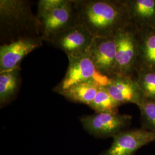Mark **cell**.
<instances>
[{
  "label": "cell",
  "instance_id": "obj_12",
  "mask_svg": "<svg viewBox=\"0 0 155 155\" xmlns=\"http://www.w3.org/2000/svg\"><path fill=\"white\" fill-rule=\"evenodd\" d=\"M130 21L137 30L155 28V0H124Z\"/></svg>",
  "mask_w": 155,
  "mask_h": 155
},
{
  "label": "cell",
  "instance_id": "obj_14",
  "mask_svg": "<svg viewBox=\"0 0 155 155\" xmlns=\"http://www.w3.org/2000/svg\"><path fill=\"white\" fill-rule=\"evenodd\" d=\"M20 67L0 72L1 107L9 104L16 97L21 83Z\"/></svg>",
  "mask_w": 155,
  "mask_h": 155
},
{
  "label": "cell",
  "instance_id": "obj_16",
  "mask_svg": "<svg viewBox=\"0 0 155 155\" xmlns=\"http://www.w3.org/2000/svg\"><path fill=\"white\" fill-rule=\"evenodd\" d=\"M120 106L104 86H101L95 98L89 106L95 113H117Z\"/></svg>",
  "mask_w": 155,
  "mask_h": 155
},
{
  "label": "cell",
  "instance_id": "obj_13",
  "mask_svg": "<svg viewBox=\"0 0 155 155\" xmlns=\"http://www.w3.org/2000/svg\"><path fill=\"white\" fill-rule=\"evenodd\" d=\"M139 56L137 66L155 72V28L137 30Z\"/></svg>",
  "mask_w": 155,
  "mask_h": 155
},
{
  "label": "cell",
  "instance_id": "obj_15",
  "mask_svg": "<svg viewBox=\"0 0 155 155\" xmlns=\"http://www.w3.org/2000/svg\"><path fill=\"white\" fill-rule=\"evenodd\" d=\"M101 86L98 81L93 79L73 86L61 95L72 102L89 106Z\"/></svg>",
  "mask_w": 155,
  "mask_h": 155
},
{
  "label": "cell",
  "instance_id": "obj_2",
  "mask_svg": "<svg viewBox=\"0 0 155 155\" xmlns=\"http://www.w3.org/2000/svg\"><path fill=\"white\" fill-rule=\"evenodd\" d=\"M42 38L41 24L27 0L0 1L1 45L25 38Z\"/></svg>",
  "mask_w": 155,
  "mask_h": 155
},
{
  "label": "cell",
  "instance_id": "obj_19",
  "mask_svg": "<svg viewBox=\"0 0 155 155\" xmlns=\"http://www.w3.org/2000/svg\"><path fill=\"white\" fill-rule=\"evenodd\" d=\"M68 0H40L38 3L36 16L40 21L56 9L66 4Z\"/></svg>",
  "mask_w": 155,
  "mask_h": 155
},
{
  "label": "cell",
  "instance_id": "obj_6",
  "mask_svg": "<svg viewBox=\"0 0 155 155\" xmlns=\"http://www.w3.org/2000/svg\"><path fill=\"white\" fill-rule=\"evenodd\" d=\"M94 36L81 25H77L56 34L49 43L63 51L67 57H80L88 54Z\"/></svg>",
  "mask_w": 155,
  "mask_h": 155
},
{
  "label": "cell",
  "instance_id": "obj_8",
  "mask_svg": "<svg viewBox=\"0 0 155 155\" xmlns=\"http://www.w3.org/2000/svg\"><path fill=\"white\" fill-rule=\"evenodd\" d=\"M42 38L49 42L56 34L78 25L75 0H68L66 4L58 8L40 20Z\"/></svg>",
  "mask_w": 155,
  "mask_h": 155
},
{
  "label": "cell",
  "instance_id": "obj_7",
  "mask_svg": "<svg viewBox=\"0 0 155 155\" xmlns=\"http://www.w3.org/2000/svg\"><path fill=\"white\" fill-rule=\"evenodd\" d=\"M113 138L110 148L100 155H133L145 145L155 141V133L141 127L124 130Z\"/></svg>",
  "mask_w": 155,
  "mask_h": 155
},
{
  "label": "cell",
  "instance_id": "obj_3",
  "mask_svg": "<svg viewBox=\"0 0 155 155\" xmlns=\"http://www.w3.org/2000/svg\"><path fill=\"white\" fill-rule=\"evenodd\" d=\"M114 38L117 47L114 75L134 78L139 61L137 29L131 24L117 33Z\"/></svg>",
  "mask_w": 155,
  "mask_h": 155
},
{
  "label": "cell",
  "instance_id": "obj_5",
  "mask_svg": "<svg viewBox=\"0 0 155 155\" xmlns=\"http://www.w3.org/2000/svg\"><path fill=\"white\" fill-rule=\"evenodd\" d=\"M132 116L117 113H95L80 118L83 128L90 134L99 138L113 137L129 126Z\"/></svg>",
  "mask_w": 155,
  "mask_h": 155
},
{
  "label": "cell",
  "instance_id": "obj_1",
  "mask_svg": "<svg viewBox=\"0 0 155 155\" xmlns=\"http://www.w3.org/2000/svg\"><path fill=\"white\" fill-rule=\"evenodd\" d=\"M78 24L94 37H114L132 24L124 0H75Z\"/></svg>",
  "mask_w": 155,
  "mask_h": 155
},
{
  "label": "cell",
  "instance_id": "obj_9",
  "mask_svg": "<svg viewBox=\"0 0 155 155\" xmlns=\"http://www.w3.org/2000/svg\"><path fill=\"white\" fill-rule=\"evenodd\" d=\"M116 52L114 37H94L89 55L98 72L111 78L114 75Z\"/></svg>",
  "mask_w": 155,
  "mask_h": 155
},
{
  "label": "cell",
  "instance_id": "obj_18",
  "mask_svg": "<svg viewBox=\"0 0 155 155\" xmlns=\"http://www.w3.org/2000/svg\"><path fill=\"white\" fill-rule=\"evenodd\" d=\"M142 128L155 133V101L145 98L138 107Z\"/></svg>",
  "mask_w": 155,
  "mask_h": 155
},
{
  "label": "cell",
  "instance_id": "obj_17",
  "mask_svg": "<svg viewBox=\"0 0 155 155\" xmlns=\"http://www.w3.org/2000/svg\"><path fill=\"white\" fill-rule=\"evenodd\" d=\"M134 79L144 93L145 98L155 101V72L137 67Z\"/></svg>",
  "mask_w": 155,
  "mask_h": 155
},
{
  "label": "cell",
  "instance_id": "obj_10",
  "mask_svg": "<svg viewBox=\"0 0 155 155\" xmlns=\"http://www.w3.org/2000/svg\"><path fill=\"white\" fill-rule=\"evenodd\" d=\"M41 37L25 38L0 47V72L20 67L22 59L30 52L43 45Z\"/></svg>",
  "mask_w": 155,
  "mask_h": 155
},
{
  "label": "cell",
  "instance_id": "obj_11",
  "mask_svg": "<svg viewBox=\"0 0 155 155\" xmlns=\"http://www.w3.org/2000/svg\"><path fill=\"white\" fill-rule=\"evenodd\" d=\"M104 87L121 105L133 104L139 107L145 99L143 92L133 78L114 75Z\"/></svg>",
  "mask_w": 155,
  "mask_h": 155
},
{
  "label": "cell",
  "instance_id": "obj_4",
  "mask_svg": "<svg viewBox=\"0 0 155 155\" xmlns=\"http://www.w3.org/2000/svg\"><path fill=\"white\" fill-rule=\"evenodd\" d=\"M68 66L66 74L52 90L54 92L61 94L73 86L93 79L104 87L109 83L110 78L98 72L89 53L80 57H68Z\"/></svg>",
  "mask_w": 155,
  "mask_h": 155
}]
</instances>
